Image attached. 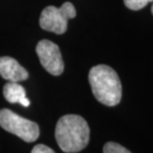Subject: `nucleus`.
Listing matches in <instances>:
<instances>
[{"mask_svg":"<svg viewBox=\"0 0 153 153\" xmlns=\"http://www.w3.org/2000/svg\"><path fill=\"white\" fill-rule=\"evenodd\" d=\"M55 139L63 152H80L89 143V126L81 116L65 115L61 117L56 123Z\"/></svg>","mask_w":153,"mask_h":153,"instance_id":"1","label":"nucleus"},{"mask_svg":"<svg viewBox=\"0 0 153 153\" xmlns=\"http://www.w3.org/2000/svg\"><path fill=\"white\" fill-rule=\"evenodd\" d=\"M89 83L94 97L105 106L114 107L122 100V83L117 72L105 64L91 68Z\"/></svg>","mask_w":153,"mask_h":153,"instance_id":"2","label":"nucleus"},{"mask_svg":"<svg viewBox=\"0 0 153 153\" xmlns=\"http://www.w3.org/2000/svg\"><path fill=\"white\" fill-rule=\"evenodd\" d=\"M0 126L26 142L36 141L40 135L37 123L23 118L9 109L0 110Z\"/></svg>","mask_w":153,"mask_h":153,"instance_id":"3","label":"nucleus"},{"mask_svg":"<svg viewBox=\"0 0 153 153\" xmlns=\"http://www.w3.org/2000/svg\"><path fill=\"white\" fill-rule=\"evenodd\" d=\"M76 16V10L71 2L63 3L60 7L48 6L42 11L40 26L45 31L61 35L67 30L68 20Z\"/></svg>","mask_w":153,"mask_h":153,"instance_id":"4","label":"nucleus"},{"mask_svg":"<svg viewBox=\"0 0 153 153\" xmlns=\"http://www.w3.org/2000/svg\"><path fill=\"white\" fill-rule=\"evenodd\" d=\"M36 51L42 65L48 73L54 76L62 74L64 63L60 50L56 44L48 40H42L38 43Z\"/></svg>","mask_w":153,"mask_h":153,"instance_id":"5","label":"nucleus"},{"mask_svg":"<svg viewBox=\"0 0 153 153\" xmlns=\"http://www.w3.org/2000/svg\"><path fill=\"white\" fill-rule=\"evenodd\" d=\"M0 75L10 82H21L28 79L29 73L15 58L2 56L0 57Z\"/></svg>","mask_w":153,"mask_h":153,"instance_id":"6","label":"nucleus"},{"mask_svg":"<svg viewBox=\"0 0 153 153\" xmlns=\"http://www.w3.org/2000/svg\"><path fill=\"white\" fill-rule=\"evenodd\" d=\"M3 95L6 101L11 104L19 103L26 108L30 106V100L26 96L25 88L18 82L8 81L3 87Z\"/></svg>","mask_w":153,"mask_h":153,"instance_id":"7","label":"nucleus"},{"mask_svg":"<svg viewBox=\"0 0 153 153\" xmlns=\"http://www.w3.org/2000/svg\"><path fill=\"white\" fill-rule=\"evenodd\" d=\"M103 153H131L128 149L117 142H107L103 147Z\"/></svg>","mask_w":153,"mask_h":153,"instance_id":"8","label":"nucleus"},{"mask_svg":"<svg viewBox=\"0 0 153 153\" xmlns=\"http://www.w3.org/2000/svg\"><path fill=\"white\" fill-rule=\"evenodd\" d=\"M125 5L131 10H140L153 0H123Z\"/></svg>","mask_w":153,"mask_h":153,"instance_id":"9","label":"nucleus"},{"mask_svg":"<svg viewBox=\"0 0 153 153\" xmlns=\"http://www.w3.org/2000/svg\"><path fill=\"white\" fill-rule=\"evenodd\" d=\"M31 153H55L53 149L45 144H37L32 149Z\"/></svg>","mask_w":153,"mask_h":153,"instance_id":"10","label":"nucleus"},{"mask_svg":"<svg viewBox=\"0 0 153 153\" xmlns=\"http://www.w3.org/2000/svg\"><path fill=\"white\" fill-rule=\"evenodd\" d=\"M151 12H152V14H153V4H152V7H151Z\"/></svg>","mask_w":153,"mask_h":153,"instance_id":"11","label":"nucleus"}]
</instances>
